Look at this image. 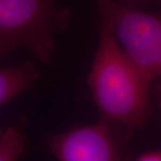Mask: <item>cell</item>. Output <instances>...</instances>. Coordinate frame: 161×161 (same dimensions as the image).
<instances>
[{"label":"cell","mask_w":161,"mask_h":161,"mask_svg":"<svg viewBox=\"0 0 161 161\" xmlns=\"http://www.w3.org/2000/svg\"><path fill=\"white\" fill-rule=\"evenodd\" d=\"M98 42L88 85L100 118L133 131L152 115V80L133 63L115 39L108 24L98 23Z\"/></svg>","instance_id":"obj_1"},{"label":"cell","mask_w":161,"mask_h":161,"mask_svg":"<svg viewBox=\"0 0 161 161\" xmlns=\"http://www.w3.org/2000/svg\"><path fill=\"white\" fill-rule=\"evenodd\" d=\"M58 0H0V59L21 47L42 64L51 63L56 38L68 28L72 14Z\"/></svg>","instance_id":"obj_2"},{"label":"cell","mask_w":161,"mask_h":161,"mask_svg":"<svg viewBox=\"0 0 161 161\" xmlns=\"http://www.w3.org/2000/svg\"><path fill=\"white\" fill-rule=\"evenodd\" d=\"M99 19L108 24L129 58L152 81L161 79V14L115 0H97Z\"/></svg>","instance_id":"obj_3"},{"label":"cell","mask_w":161,"mask_h":161,"mask_svg":"<svg viewBox=\"0 0 161 161\" xmlns=\"http://www.w3.org/2000/svg\"><path fill=\"white\" fill-rule=\"evenodd\" d=\"M132 130L100 118L47 137V149L59 161H119L131 158L126 142Z\"/></svg>","instance_id":"obj_4"},{"label":"cell","mask_w":161,"mask_h":161,"mask_svg":"<svg viewBox=\"0 0 161 161\" xmlns=\"http://www.w3.org/2000/svg\"><path fill=\"white\" fill-rule=\"evenodd\" d=\"M40 75V68L33 61L13 66H0V108L28 92Z\"/></svg>","instance_id":"obj_5"},{"label":"cell","mask_w":161,"mask_h":161,"mask_svg":"<svg viewBox=\"0 0 161 161\" xmlns=\"http://www.w3.org/2000/svg\"><path fill=\"white\" fill-rule=\"evenodd\" d=\"M24 121L10 126L0 125V161H15L26 149V135L23 132Z\"/></svg>","instance_id":"obj_6"},{"label":"cell","mask_w":161,"mask_h":161,"mask_svg":"<svg viewBox=\"0 0 161 161\" xmlns=\"http://www.w3.org/2000/svg\"><path fill=\"white\" fill-rule=\"evenodd\" d=\"M115 1L119 2L125 6L142 9V10H145L146 8L161 2V0H115Z\"/></svg>","instance_id":"obj_7"},{"label":"cell","mask_w":161,"mask_h":161,"mask_svg":"<svg viewBox=\"0 0 161 161\" xmlns=\"http://www.w3.org/2000/svg\"><path fill=\"white\" fill-rule=\"evenodd\" d=\"M135 160L137 161H161V150L154 149L142 151L136 156Z\"/></svg>","instance_id":"obj_8"},{"label":"cell","mask_w":161,"mask_h":161,"mask_svg":"<svg viewBox=\"0 0 161 161\" xmlns=\"http://www.w3.org/2000/svg\"><path fill=\"white\" fill-rule=\"evenodd\" d=\"M158 85H157V98H158V109L160 111L161 114V79H159Z\"/></svg>","instance_id":"obj_9"}]
</instances>
